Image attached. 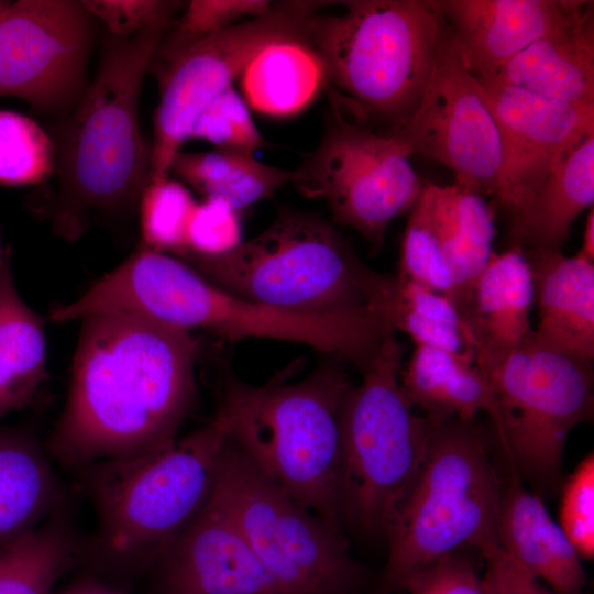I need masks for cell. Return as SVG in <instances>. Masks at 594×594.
<instances>
[{
    "mask_svg": "<svg viewBox=\"0 0 594 594\" xmlns=\"http://www.w3.org/2000/svg\"><path fill=\"white\" fill-rule=\"evenodd\" d=\"M81 321L52 455L87 466L145 454L177 438L196 397L197 339L122 314Z\"/></svg>",
    "mask_w": 594,
    "mask_h": 594,
    "instance_id": "cell-1",
    "label": "cell"
},
{
    "mask_svg": "<svg viewBox=\"0 0 594 594\" xmlns=\"http://www.w3.org/2000/svg\"><path fill=\"white\" fill-rule=\"evenodd\" d=\"M173 21L132 36L107 32L92 82L52 136L57 190L50 219L64 240L138 211L151 161L140 125L141 89Z\"/></svg>",
    "mask_w": 594,
    "mask_h": 594,
    "instance_id": "cell-2",
    "label": "cell"
},
{
    "mask_svg": "<svg viewBox=\"0 0 594 594\" xmlns=\"http://www.w3.org/2000/svg\"><path fill=\"white\" fill-rule=\"evenodd\" d=\"M353 384L337 361L296 383L224 375L216 415L228 439L301 506L342 532L340 414Z\"/></svg>",
    "mask_w": 594,
    "mask_h": 594,
    "instance_id": "cell-3",
    "label": "cell"
},
{
    "mask_svg": "<svg viewBox=\"0 0 594 594\" xmlns=\"http://www.w3.org/2000/svg\"><path fill=\"white\" fill-rule=\"evenodd\" d=\"M228 441L215 417L138 457L87 465L97 558L111 571H146L207 503Z\"/></svg>",
    "mask_w": 594,
    "mask_h": 594,
    "instance_id": "cell-4",
    "label": "cell"
},
{
    "mask_svg": "<svg viewBox=\"0 0 594 594\" xmlns=\"http://www.w3.org/2000/svg\"><path fill=\"white\" fill-rule=\"evenodd\" d=\"M308 22L327 85L371 125L398 131L417 108L447 26L435 0L342 1Z\"/></svg>",
    "mask_w": 594,
    "mask_h": 594,
    "instance_id": "cell-5",
    "label": "cell"
},
{
    "mask_svg": "<svg viewBox=\"0 0 594 594\" xmlns=\"http://www.w3.org/2000/svg\"><path fill=\"white\" fill-rule=\"evenodd\" d=\"M179 260L232 294L316 315L382 312L393 277L369 268L328 221L296 210L227 253Z\"/></svg>",
    "mask_w": 594,
    "mask_h": 594,
    "instance_id": "cell-6",
    "label": "cell"
},
{
    "mask_svg": "<svg viewBox=\"0 0 594 594\" xmlns=\"http://www.w3.org/2000/svg\"><path fill=\"white\" fill-rule=\"evenodd\" d=\"M503 488L474 421L436 417L420 468L385 528L386 591L446 556L498 546Z\"/></svg>",
    "mask_w": 594,
    "mask_h": 594,
    "instance_id": "cell-7",
    "label": "cell"
},
{
    "mask_svg": "<svg viewBox=\"0 0 594 594\" xmlns=\"http://www.w3.org/2000/svg\"><path fill=\"white\" fill-rule=\"evenodd\" d=\"M130 310L180 330L205 329L227 340L265 338L307 344L352 362L361 372L395 332L380 311L316 315L274 308L224 290L167 254H152L133 274Z\"/></svg>",
    "mask_w": 594,
    "mask_h": 594,
    "instance_id": "cell-8",
    "label": "cell"
},
{
    "mask_svg": "<svg viewBox=\"0 0 594 594\" xmlns=\"http://www.w3.org/2000/svg\"><path fill=\"white\" fill-rule=\"evenodd\" d=\"M404 346L383 341L340 414L339 503L342 522L385 532L389 517L424 460L436 417L414 413L400 386Z\"/></svg>",
    "mask_w": 594,
    "mask_h": 594,
    "instance_id": "cell-9",
    "label": "cell"
},
{
    "mask_svg": "<svg viewBox=\"0 0 594 594\" xmlns=\"http://www.w3.org/2000/svg\"><path fill=\"white\" fill-rule=\"evenodd\" d=\"M211 496L285 594H358L363 573L343 534L301 506L229 439Z\"/></svg>",
    "mask_w": 594,
    "mask_h": 594,
    "instance_id": "cell-10",
    "label": "cell"
},
{
    "mask_svg": "<svg viewBox=\"0 0 594 594\" xmlns=\"http://www.w3.org/2000/svg\"><path fill=\"white\" fill-rule=\"evenodd\" d=\"M331 111L316 150L293 170L292 182L308 198L323 199L333 218L364 237L373 250L388 224L410 210L424 188L408 146L376 130L329 94Z\"/></svg>",
    "mask_w": 594,
    "mask_h": 594,
    "instance_id": "cell-11",
    "label": "cell"
},
{
    "mask_svg": "<svg viewBox=\"0 0 594 594\" xmlns=\"http://www.w3.org/2000/svg\"><path fill=\"white\" fill-rule=\"evenodd\" d=\"M531 334L485 377L513 472L550 483L560 475L569 433L593 415V363L549 350Z\"/></svg>",
    "mask_w": 594,
    "mask_h": 594,
    "instance_id": "cell-12",
    "label": "cell"
},
{
    "mask_svg": "<svg viewBox=\"0 0 594 594\" xmlns=\"http://www.w3.org/2000/svg\"><path fill=\"white\" fill-rule=\"evenodd\" d=\"M319 1L274 4L261 16L239 22L193 42L161 58H152L160 82L154 116L147 183L169 176L170 166L189 140L194 122L219 95L233 87L253 58L268 44L305 41L310 18L323 7Z\"/></svg>",
    "mask_w": 594,
    "mask_h": 594,
    "instance_id": "cell-13",
    "label": "cell"
},
{
    "mask_svg": "<svg viewBox=\"0 0 594 594\" xmlns=\"http://www.w3.org/2000/svg\"><path fill=\"white\" fill-rule=\"evenodd\" d=\"M81 1L19 0L0 16V96L69 112L87 89L95 22Z\"/></svg>",
    "mask_w": 594,
    "mask_h": 594,
    "instance_id": "cell-14",
    "label": "cell"
},
{
    "mask_svg": "<svg viewBox=\"0 0 594 594\" xmlns=\"http://www.w3.org/2000/svg\"><path fill=\"white\" fill-rule=\"evenodd\" d=\"M411 151L449 167L459 186L498 196L502 144L476 77L446 26L421 99L395 133Z\"/></svg>",
    "mask_w": 594,
    "mask_h": 594,
    "instance_id": "cell-15",
    "label": "cell"
},
{
    "mask_svg": "<svg viewBox=\"0 0 594 594\" xmlns=\"http://www.w3.org/2000/svg\"><path fill=\"white\" fill-rule=\"evenodd\" d=\"M476 79L501 136L497 199L513 220L528 206L562 156L594 134V102L565 103L493 78Z\"/></svg>",
    "mask_w": 594,
    "mask_h": 594,
    "instance_id": "cell-16",
    "label": "cell"
},
{
    "mask_svg": "<svg viewBox=\"0 0 594 594\" xmlns=\"http://www.w3.org/2000/svg\"><path fill=\"white\" fill-rule=\"evenodd\" d=\"M145 572L147 594H285L211 494Z\"/></svg>",
    "mask_w": 594,
    "mask_h": 594,
    "instance_id": "cell-17",
    "label": "cell"
},
{
    "mask_svg": "<svg viewBox=\"0 0 594 594\" xmlns=\"http://www.w3.org/2000/svg\"><path fill=\"white\" fill-rule=\"evenodd\" d=\"M462 61L476 78H491L538 38L575 18L590 1L435 0Z\"/></svg>",
    "mask_w": 594,
    "mask_h": 594,
    "instance_id": "cell-18",
    "label": "cell"
},
{
    "mask_svg": "<svg viewBox=\"0 0 594 594\" xmlns=\"http://www.w3.org/2000/svg\"><path fill=\"white\" fill-rule=\"evenodd\" d=\"M534 282L524 249L513 245L491 255L476 278L464 312L474 364L484 376L532 333Z\"/></svg>",
    "mask_w": 594,
    "mask_h": 594,
    "instance_id": "cell-19",
    "label": "cell"
},
{
    "mask_svg": "<svg viewBox=\"0 0 594 594\" xmlns=\"http://www.w3.org/2000/svg\"><path fill=\"white\" fill-rule=\"evenodd\" d=\"M524 253L539 311L534 340L560 354L593 363L594 262L566 256L561 250L524 249Z\"/></svg>",
    "mask_w": 594,
    "mask_h": 594,
    "instance_id": "cell-20",
    "label": "cell"
},
{
    "mask_svg": "<svg viewBox=\"0 0 594 594\" xmlns=\"http://www.w3.org/2000/svg\"><path fill=\"white\" fill-rule=\"evenodd\" d=\"M503 488L496 524L499 549L528 574L560 594H581L586 584L582 559L516 473Z\"/></svg>",
    "mask_w": 594,
    "mask_h": 594,
    "instance_id": "cell-21",
    "label": "cell"
},
{
    "mask_svg": "<svg viewBox=\"0 0 594 594\" xmlns=\"http://www.w3.org/2000/svg\"><path fill=\"white\" fill-rule=\"evenodd\" d=\"M593 9L590 1L575 18L528 45L491 78L551 100L593 103Z\"/></svg>",
    "mask_w": 594,
    "mask_h": 594,
    "instance_id": "cell-22",
    "label": "cell"
},
{
    "mask_svg": "<svg viewBox=\"0 0 594 594\" xmlns=\"http://www.w3.org/2000/svg\"><path fill=\"white\" fill-rule=\"evenodd\" d=\"M594 202V134L550 169L528 206L512 220L514 245L561 250L572 223Z\"/></svg>",
    "mask_w": 594,
    "mask_h": 594,
    "instance_id": "cell-23",
    "label": "cell"
},
{
    "mask_svg": "<svg viewBox=\"0 0 594 594\" xmlns=\"http://www.w3.org/2000/svg\"><path fill=\"white\" fill-rule=\"evenodd\" d=\"M400 386L409 404L439 418L474 421L480 411L498 421L493 389L474 362L449 351L416 345L400 371Z\"/></svg>",
    "mask_w": 594,
    "mask_h": 594,
    "instance_id": "cell-24",
    "label": "cell"
},
{
    "mask_svg": "<svg viewBox=\"0 0 594 594\" xmlns=\"http://www.w3.org/2000/svg\"><path fill=\"white\" fill-rule=\"evenodd\" d=\"M431 213L464 317L476 278L493 254L494 213L483 196L459 186L426 182Z\"/></svg>",
    "mask_w": 594,
    "mask_h": 594,
    "instance_id": "cell-25",
    "label": "cell"
},
{
    "mask_svg": "<svg viewBox=\"0 0 594 594\" xmlns=\"http://www.w3.org/2000/svg\"><path fill=\"white\" fill-rule=\"evenodd\" d=\"M57 482L46 453L28 433L0 428V549L51 517Z\"/></svg>",
    "mask_w": 594,
    "mask_h": 594,
    "instance_id": "cell-26",
    "label": "cell"
},
{
    "mask_svg": "<svg viewBox=\"0 0 594 594\" xmlns=\"http://www.w3.org/2000/svg\"><path fill=\"white\" fill-rule=\"evenodd\" d=\"M47 377L44 320L20 296L9 255L0 265V421L31 403Z\"/></svg>",
    "mask_w": 594,
    "mask_h": 594,
    "instance_id": "cell-27",
    "label": "cell"
},
{
    "mask_svg": "<svg viewBox=\"0 0 594 594\" xmlns=\"http://www.w3.org/2000/svg\"><path fill=\"white\" fill-rule=\"evenodd\" d=\"M240 78L248 105L276 117L300 111L327 85L318 56L298 38L266 45Z\"/></svg>",
    "mask_w": 594,
    "mask_h": 594,
    "instance_id": "cell-28",
    "label": "cell"
},
{
    "mask_svg": "<svg viewBox=\"0 0 594 594\" xmlns=\"http://www.w3.org/2000/svg\"><path fill=\"white\" fill-rule=\"evenodd\" d=\"M170 173L204 199H222L239 211L272 197L293 177V170L261 163L253 154L217 148L179 152Z\"/></svg>",
    "mask_w": 594,
    "mask_h": 594,
    "instance_id": "cell-29",
    "label": "cell"
},
{
    "mask_svg": "<svg viewBox=\"0 0 594 594\" xmlns=\"http://www.w3.org/2000/svg\"><path fill=\"white\" fill-rule=\"evenodd\" d=\"M383 314L394 331L408 334L416 345L449 351L474 362L468 324L459 308L447 296L394 276Z\"/></svg>",
    "mask_w": 594,
    "mask_h": 594,
    "instance_id": "cell-30",
    "label": "cell"
},
{
    "mask_svg": "<svg viewBox=\"0 0 594 594\" xmlns=\"http://www.w3.org/2000/svg\"><path fill=\"white\" fill-rule=\"evenodd\" d=\"M76 552L69 528L54 515L0 549V594H55Z\"/></svg>",
    "mask_w": 594,
    "mask_h": 594,
    "instance_id": "cell-31",
    "label": "cell"
},
{
    "mask_svg": "<svg viewBox=\"0 0 594 594\" xmlns=\"http://www.w3.org/2000/svg\"><path fill=\"white\" fill-rule=\"evenodd\" d=\"M197 200L189 187L169 176L147 183L138 205L141 244L180 257Z\"/></svg>",
    "mask_w": 594,
    "mask_h": 594,
    "instance_id": "cell-32",
    "label": "cell"
},
{
    "mask_svg": "<svg viewBox=\"0 0 594 594\" xmlns=\"http://www.w3.org/2000/svg\"><path fill=\"white\" fill-rule=\"evenodd\" d=\"M409 211L397 276L442 294L457 306V290L433 224L426 182Z\"/></svg>",
    "mask_w": 594,
    "mask_h": 594,
    "instance_id": "cell-33",
    "label": "cell"
},
{
    "mask_svg": "<svg viewBox=\"0 0 594 594\" xmlns=\"http://www.w3.org/2000/svg\"><path fill=\"white\" fill-rule=\"evenodd\" d=\"M55 168L52 136L33 119L0 110V184L33 185Z\"/></svg>",
    "mask_w": 594,
    "mask_h": 594,
    "instance_id": "cell-34",
    "label": "cell"
},
{
    "mask_svg": "<svg viewBox=\"0 0 594 594\" xmlns=\"http://www.w3.org/2000/svg\"><path fill=\"white\" fill-rule=\"evenodd\" d=\"M274 4L267 0H193L163 35L153 58L165 57L177 50L223 31L239 22L268 13Z\"/></svg>",
    "mask_w": 594,
    "mask_h": 594,
    "instance_id": "cell-35",
    "label": "cell"
},
{
    "mask_svg": "<svg viewBox=\"0 0 594 594\" xmlns=\"http://www.w3.org/2000/svg\"><path fill=\"white\" fill-rule=\"evenodd\" d=\"M189 139L205 140L217 150L253 154L267 145L245 99L230 87L215 98L193 124Z\"/></svg>",
    "mask_w": 594,
    "mask_h": 594,
    "instance_id": "cell-36",
    "label": "cell"
},
{
    "mask_svg": "<svg viewBox=\"0 0 594 594\" xmlns=\"http://www.w3.org/2000/svg\"><path fill=\"white\" fill-rule=\"evenodd\" d=\"M560 528L581 559L594 558V455L587 454L568 476L559 507Z\"/></svg>",
    "mask_w": 594,
    "mask_h": 594,
    "instance_id": "cell-37",
    "label": "cell"
},
{
    "mask_svg": "<svg viewBox=\"0 0 594 594\" xmlns=\"http://www.w3.org/2000/svg\"><path fill=\"white\" fill-rule=\"evenodd\" d=\"M241 211L227 201L206 198L193 212L185 256H215L237 248L242 241Z\"/></svg>",
    "mask_w": 594,
    "mask_h": 594,
    "instance_id": "cell-38",
    "label": "cell"
},
{
    "mask_svg": "<svg viewBox=\"0 0 594 594\" xmlns=\"http://www.w3.org/2000/svg\"><path fill=\"white\" fill-rule=\"evenodd\" d=\"M87 11L107 32L132 36L160 22L174 19L178 2L163 0H85Z\"/></svg>",
    "mask_w": 594,
    "mask_h": 594,
    "instance_id": "cell-39",
    "label": "cell"
},
{
    "mask_svg": "<svg viewBox=\"0 0 594 594\" xmlns=\"http://www.w3.org/2000/svg\"><path fill=\"white\" fill-rule=\"evenodd\" d=\"M485 575L499 594H560L554 592L510 560L498 546L483 554Z\"/></svg>",
    "mask_w": 594,
    "mask_h": 594,
    "instance_id": "cell-40",
    "label": "cell"
},
{
    "mask_svg": "<svg viewBox=\"0 0 594 594\" xmlns=\"http://www.w3.org/2000/svg\"><path fill=\"white\" fill-rule=\"evenodd\" d=\"M55 594H127L118 586L95 576L76 579Z\"/></svg>",
    "mask_w": 594,
    "mask_h": 594,
    "instance_id": "cell-41",
    "label": "cell"
},
{
    "mask_svg": "<svg viewBox=\"0 0 594 594\" xmlns=\"http://www.w3.org/2000/svg\"><path fill=\"white\" fill-rule=\"evenodd\" d=\"M578 256L594 262V208L592 207L587 213L585 227L583 231L582 245L576 253Z\"/></svg>",
    "mask_w": 594,
    "mask_h": 594,
    "instance_id": "cell-42",
    "label": "cell"
},
{
    "mask_svg": "<svg viewBox=\"0 0 594 594\" xmlns=\"http://www.w3.org/2000/svg\"><path fill=\"white\" fill-rule=\"evenodd\" d=\"M485 594H499L492 581L484 574L483 576Z\"/></svg>",
    "mask_w": 594,
    "mask_h": 594,
    "instance_id": "cell-43",
    "label": "cell"
},
{
    "mask_svg": "<svg viewBox=\"0 0 594 594\" xmlns=\"http://www.w3.org/2000/svg\"><path fill=\"white\" fill-rule=\"evenodd\" d=\"M400 591L406 592L407 594H426L424 591L413 585H406Z\"/></svg>",
    "mask_w": 594,
    "mask_h": 594,
    "instance_id": "cell-44",
    "label": "cell"
},
{
    "mask_svg": "<svg viewBox=\"0 0 594 594\" xmlns=\"http://www.w3.org/2000/svg\"><path fill=\"white\" fill-rule=\"evenodd\" d=\"M7 4H8V1H0V16L3 13Z\"/></svg>",
    "mask_w": 594,
    "mask_h": 594,
    "instance_id": "cell-45",
    "label": "cell"
},
{
    "mask_svg": "<svg viewBox=\"0 0 594 594\" xmlns=\"http://www.w3.org/2000/svg\"><path fill=\"white\" fill-rule=\"evenodd\" d=\"M3 258H4V254H3V251H2V248H1V240H0V265H1L2 261H3Z\"/></svg>",
    "mask_w": 594,
    "mask_h": 594,
    "instance_id": "cell-46",
    "label": "cell"
}]
</instances>
